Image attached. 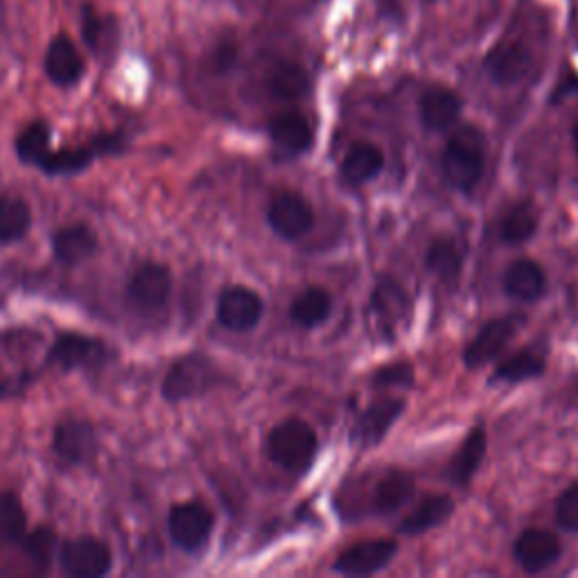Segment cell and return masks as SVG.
Wrapping results in <instances>:
<instances>
[{"label":"cell","mask_w":578,"mask_h":578,"mask_svg":"<svg viewBox=\"0 0 578 578\" xmlns=\"http://www.w3.org/2000/svg\"><path fill=\"white\" fill-rule=\"evenodd\" d=\"M486 166V138L484 133L468 124L459 127L446 142V150L441 155V168L448 183L461 192H472Z\"/></svg>","instance_id":"obj_1"},{"label":"cell","mask_w":578,"mask_h":578,"mask_svg":"<svg viewBox=\"0 0 578 578\" xmlns=\"http://www.w3.org/2000/svg\"><path fill=\"white\" fill-rule=\"evenodd\" d=\"M267 455L276 466L289 472H303L315 461L317 434L299 418L282 420L269 431Z\"/></svg>","instance_id":"obj_2"},{"label":"cell","mask_w":578,"mask_h":578,"mask_svg":"<svg viewBox=\"0 0 578 578\" xmlns=\"http://www.w3.org/2000/svg\"><path fill=\"white\" fill-rule=\"evenodd\" d=\"M220 382V369L203 355H188L170 369L163 382V396L168 400H188L210 391Z\"/></svg>","instance_id":"obj_3"},{"label":"cell","mask_w":578,"mask_h":578,"mask_svg":"<svg viewBox=\"0 0 578 578\" xmlns=\"http://www.w3.org/2000/svg\"><path fill=\"white\" fill-rule=\"evenodd\" d=\"M267 222L278 238L292 242L303 238L315 227V210L303 195L285 190L269 203Z\"/></svg>","instance_id":"obj_4"},{"label":"cell","mask_w":578,"mask_h":578,"mask_svg":"<svg viewBox=\"0 0 578 578\" xmlns=\"http://www.w3.org/2000/svg\"><path fill=\"white\" fill-rule=\"evenodd\" d=\"M215 518L210 509L201 501H183L170 511L168 529L172 542L183 551H199L212 534Z\"/></svg>","instance_id":"obj_5"},{"label":"cell","mask_w":578,"mask_h":578,"mask_svg":"<svg viewBox=\"0 0 578 578\" xmlns=\"http://www.w3.org/2000/svg\"><path fill=\"white\" fill-rule=\"evenodd\" d=\"M107 357H109V350L102 341L78 335V332L59 335L48 350L50 365L59 367L63 371L93 369V367L104 365Z\"/></svg>","instance_id":"obj_6"},{"label":"cell","mask_w":578,"mask_h":578,"mask_svg":"<svg viewBox=\"0 0 578 578\" xmlns=\"http://www.w3.org/2000/svg\"><path fill=\"white\" fill-rule=\"evenodd\" d=\"M369 315L376 330L385 339H393L398 328L407 321L409 315V297L402 289V285L396 282L393 278L380 280L369 301Z\"/></svg>","instance_id":"obj_7"},{"label":"cell","mask_w":578,"mask_h":578,"mask_svg":"<svg viewBox=\"0 0 578 578\" xmlns=\"http://www.w3.org/2000/svg\"><path fill=\"white\" fill-rule=\"evenodd\" d=\"M61 565L70 576L98 578L111 569V551L98 538H76L61 547Z\"/></svg>","instance_id":"obj_8"},{"label":"cell","mask_w":578,"mask_h":578,"mask_svg":"<svg viewBox=\"0 0 578 578\" xmlns=\"http://www.w3.org/2000/svg\"><path fill=\"white\" fill-rule=\"evenodd\" d=\"M265 306L262 299L249 287H229L217 301V319L233 332H247L258 326L262 319Z\"/></svg>","instance_id":"obj_9"},{"label":"cell","mask_w":578,"mask_h":578,"mask_svg":"<svg viewBox=\"0 0 578 578\" xmlns=\"http://www.w3.org/2000/svg\"><path fill=\"white\" fill-rule=\"evenodd\" d=\"M520 321H522L520 317H501V319L488 321L464 350L466 367L479 369V367L490 365V361L506 348V343L511 341Z\"/></svg>","instance_id":"obj_10"},{"label":"cell","mask_w":578,"mask_h":578,"mask_svg":"<svg viewBox=\"0 0 578 578\" xmlns=\"http://www.w3.org/2000/svg\"><path fill=\"white\" fill-rule=\"evenodd\" d=\"M398 545L393 540H365L341 551V556L335 562V569L346 576H369L387 567L393 560Z\"/></svg>","instance_id":"obj_11"},{"label":"cell","mask_w":578,"mask_h":578,"mask_svg":"<svg viewBox=\"0 0 578 578\" xmlns=\"http://www.w3.org/2000/svg\"><path fill=\"white\" fill-rule=\"evenodd\" d=\"M484 66L488 78L495 84L511 87L518 84L522 78H527V72L531 68V54L518 41H501L488 52Z\"/></svg>","instance_id":"obj_12"},{"label":"cell","mask_w":578,"mask_h":578,"mask_svg":"<svg viewBox=\"0 0 578 578\" xmlns=\"http://www.w3.org/2000/svg\"><path fill=\"white\" fill-rule=\"evenodd\" d=\"M52 448L68 464H89L98 450L96 429L87 420H63L54 427Z\"/></svg>","instance_id":"obj_13"},{"label":"cell","mask_w":578,"mask_h":578,"mask_svg":"<svg viewBox=\"0 0 578 578\" xmlns=\"http://www.w3.org/2000/svg\"><path fill=\"white\" fill-rule=\"evenodd\" d=\"M129 299L140 308H159L168 301L172 289V276L166 265L148 262L136 269L129 280Z\"/></svg>","instance_id":"obj_14"},{"label":"cell","mask_w":578,"mask_h":578,"mask_svg":"<svg viewBox=\"0 0 578 578\" xmlns=\"http://www.w3.org/2000/svg\"><path fill=\"white\" fill-rule=\"evenodd\" d=\"M558 556H560V542L554 534L545 529H527L518 536L514 545V558L529 574H538L551 567L558 560Z\"/></svg>","instance_id":"obj_15"},{"label":"cell","mask_w":578,"mask_h":578,"mask_svg":"<svg viewBox=\"0 0 578 578\" xmlns=\"http://www.w3.org/2000/svg\"><path fill=\"white\" fill-rule=\"evenodd\" d=\"M405 409V400L400 398H380L373 402L365 413L359 416L352 437L361 446H376L380 444L387 431L393 427V422L400 418Z\"/></svg>","instance_id":"obj_16"},{"label":"cell","mask_w":578,"mask_h":578,"mask_svg":"<svg viewBox=\"0 0 578 578\" xmlns=\"http://www.w3.org/2000/svg\"><path fill=\"white\" fill-rule=\"evenodd\" d=\"M461 100L457 93L444 87H431L420 96V120L429 131H446L461 116Z\"/></svg>","instance_id":"obj_17"},{"label":"cell","mask_w":578,"mask_h":578,"mask_svg":"<svg viewBox=\"0 0 578 578\" xmlns=\"http://www.w3.org/2000/svg\"><path fill=\"white\" fill-rule=\"evenodd\" d=\"M545 269L529 258L516 260L504 273V292L520 303L538 301L545 295Z\"/></svg>","instance_id":"obj_18"},{"label":"cell","mask_w":578,"mask_h":578,"mask_svg":"<svg viewBox=\"0 0 578 578\" xmlns=\"http://www.w3.org/2000/svg\"><path fill=\"white\" fill-rule=\"evenodd\" d=\"M46 72L52 84L57 87H72L78 84L84 72V61L68 37L52 39L48 54H46Z\"/></svg>","instance_id":"obj_19"},{"label":"cell","mask_w":578,"mask_h":578,"mask_svg":"<svg viewBox=\"0 0 578 578\" xmlns=\"http://www.w3.org/2000/svg\"><path fill=\"white\" fill-rule=\"evenodd\" d=\"M96 249L98 236L84 225L63 227L52 236V253L66 267H76L89 260L96 253Z\"/></svg>","instance_id":"obj_20"},{"label":"cell","mask_w":578,"mask_h":578,"mask_svg":"<svg viewBox=\"0 0 578 578\" xmlns=\"http://www.w3.org/2000/svg\"><path fill=\"white\" fill-rule=\"evenodd\" d=\"M118 148V140L113 138H102L96 142H89L87 148L78 150H59V152H48L39 168L48 175H76L84 170L98 155L113 152Z\"/></svg>","instance_id":"obj_21"},{"label":"cell","mask_w":578,"mask_h":578,"mask_svg":"<svg viewBox=\"0 0 578 578\" xmlns=\"http://www.w3.org/2000/svg\"><path fill=\"white\" fill-rule=\"evenodd\" d=\"M269 136L278 144V148L292 152V155L310 150L312 138H315L308 118L301 116V113H295V111L271 118L269 120Z\"/></svg>","instance_id":"obj_22"},{"label":"cell","mask_w":578,"mask_h":578,"mask_svg":"<svg viewBox=\"0 0 578 578\" xmlns=\"http://www.w3.org/2000/svg\"><path fill=\"white\" fill-rule=\"evenodd\" d=\"M385 168V155L373 142H357L348 150L341 163V177L352 183L361 186L376 179Z\"/></svg>","instance_id":"obj_23"},{"label":"cell","mask_w":578,"mask_h":578,"mask_svg":"<svg viewBox=\"0 0 578 578\" xmlns=\"http://www.w3.org/2000/svg\"><path fill=\"white\" fill-rule=\"evenodd\" d=\"M455 511V501L448 495H434L422 499L416 509L400 522V531L407 536H420L434 527L444 525Z\"/></svg>","instance_id":"obj_24"},{"label":"cell","mask_w":578,"mask_h":578,"mask_svg":"<svg viewBox=\"0 0 578 578\" xmlns=\"http://www.w3.org/2000/svg\"><path fill=\"white\" fill-rule=\"evenodd\" d=\"M267 89L278 100L295 102V100H301L310 93V78L299 63L280 61L269 70Z\"/></svg>","instance_id":"obj_25"},{"label":"cell","mask_w":578,"mask_h":578,"mask_svg":"<svg viewBox=\"0 0 578 578\" xmlns=\"http://www.w3.org/2000/svg\"><path fill=\"white\" fill-rule=\"evenodd\" d=\"M413 495V479L407 472H387L373 490V511L378 516H391L400 511Z\"/></svg>","instance_id":"obj_26"},{"label":"cell","mask_w":578,"mask_h":578,"mask_svg":"<svg viewBox=\"0 0 578 578\" xmlns=\"http://www.w3.org/2000/svg\"><path fill=\"white\" fill-rule=\"evenodd\" d=\"M425 265L441 282L455 285L464 271V249L455 240H437L427 249Z\"/></svg>","instance_id":"obj_27"},{"label":"cell","mask_w":578,"mask_h":578,"mask_svg":"<svg viewBox=\"0 0 578 578\" xmlns=\"http://www.w3.org/2000/svg\"><path fill=\"white\" fill-rule=\"evenodd\" d=\"M332 312V297L326 292L323 287H308L303 289V292L295 299L292 303V310H289V315H292V321L301 328H317L321 326Z\"/></svg>","instance_id":"obj_28"},{"label":"cell","mask_w":578,"mask_h":578,"mask_svg":"<svg viewBox=\"0 0 578 578\" xmlns=\"http://www.w3.org/2000/svg\"><path fill=\"white\" fill-rule=\"evenodd\" d=\"M538 222H540V217L531 201L516 203L514 208H509V212L501 217L499 238L506 245H525L536 236Z\"/></svg>","instance_id":"obj_29"},{"label":"cell","mask_w":578,"mask_h":578,"mask_svg":"<svg viewBox=\"0 0 578 578\" xmlns=\"http://www.w3.org/2000/svg\"><path fill=\"white\" fill-rule=\"evenodd\" d=\"M484 455H486V429L479 425L468 434L466 441L461 444L459 452L455 455V459L450 464L452 481L468 484L475 477V472L479 470Z\"/></svg>","instance_id":"obj_30"},{"label":"cell","mask_w":578,"mask_h":578,"mask_svg":"<svg viewBox=\"0 0 578 578\" xmlns=\"http://www.w3.org/2000/svg\"><path fill=\"white\" fill-rule=\"evenodd\" d=\"M32 225L30 206L21 197H0V245L26 238Z\"/></svg>","instance_id":"obj_31"},{"label":"cell","mask_w":578,"mask_h":578,"mask_svg":"<svg viewBox=\"0 0 578 578\" xmlns=\"http://www.w3.org/2000/svg\"><path fill=\"white\" fill-rule=\"evenodd\" d=\"M545 371V357L536 350H522L511 355L495 369L492 382H525L538 378Z\"/></svg>","instance_id":"obj_32"},{"label":"cell","mask_w":578,"mask_h":578,"mask_svg":"<svg viewBox=\"0 0 578 578\" xmlns=\"http://www.w3.org/2000/svg\"><path fill=\"white\" fill-rule=\"evenodd\" d=\"M26 525L28 518L21 499L12 492H0V540H21L26 534Z\"/></svg>","instance_id":"obj_33"},{"label":"cell","mask_w":578,"mask_h":578,"mask_svg":"<svg viewBox=\"0 0 578 578\" xmlns=\"http://www.w3.org/2000/svg\"><path fill=\"white\" fill-rule=\"evenodd\" d=\"M48 144H50V127L46 122H32L17 138V155L23 163L39 166L48 155Z\"/></svg>","instance_id":"obj_34"},{"label":"cell","mask_w":578,"mask_h":578,"mask_svg":"<svg viewBox=\"0 0 578 578\" xmlns=\"http://www.w3.org/2000/svg\"><path fill=\"white\" fill-rule=\"evenodd\" d=\"M556 522L571 534H578V484L569 486L556 501Z\"/></svg>","instance_id":"obj_35"},{"label":"cell","mask_w":578,"mask_h":578,"mask_svg":"<svg viewBox=\"0 0 578 578\" xmlns=\"http://www.w3.org/2000/svg\"><path fill=\"white\" fill-rule=\"evenodd\" d=\"M57 547V536L50 529H37L26 538V551L30 554V558L34 562H39L41 567H46L52 560Z\"/></svg>","instance_id":"obj_36"},{"label":"cell","mask_w":578,"mask_h":578,"mask_svg":"<svg viewBox=\"0 0 578 578\" xmlns=\"http://www.w3.org/2000/svg\"><path fill=\"white\" fill-rule=\"evenodd\" d=\"M373 385L382 387V389H387V387H411L413 385V369L409 365H405V361H400V365L385 367L373 376Z\"/></svg>","instance_id":"obj_37"},{"label":"cell","mask_w":578,"mask_h":578,"mask_svg":"<svg viewBox=\"0 0 578 578\" xmlns=\"http://www.w3.org/2000/svg\"><path fill=\"white\" fill-rule=\"evenodd\" d=\"M82 32L84 39L89 43V48H93L96 52L102 48V43L107 41L109 34V19H98L96 12L91 8H84V21H82Z\"/></svg>","instance_id":"obj_38"},{"label":"cell","mask_w":578,"mask_h":578,"mask_svg":"<svg viewBox=\"0 0 578 578\" xmlns=\"http://www.w3.org/2000/svg\"><path fill=\"white\" fill-rule=\"evenodd\" d=\"M238 61V43L233 39H222L220 43L215 46L212 50V57H210V63L217 72H227L236 66Z\"/></svg>","instance_id":"obj_39"},{"label":"cell","mask_w":578,"mask_h":578,"mask_svg":"<svg viewBox=\"0 0 578 578\" xmlns=\"http://www.w3.org/2000/svg\"><path fill=\"white\" fill-rule=\"evenodd\" d=\"M574 144H576V152H578V122L574 127Z\"/></svg>","instance_id":"obj_40"}]
</instances>
